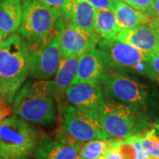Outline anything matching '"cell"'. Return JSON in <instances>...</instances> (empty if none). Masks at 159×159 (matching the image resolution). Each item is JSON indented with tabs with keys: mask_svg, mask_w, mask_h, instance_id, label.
I'll return each instance as SVG.
<instances>
[{
	"mask_svg": "<svg viewBox=\"0 0 159 159\" xmlns=\"http://www.w3.org/2000/svg\"><path fill=\"white\" fill-rule=\"evenodd\" d=\"M97 10L88 0H67L62 11L63 18L69 24L89 33H94Z\"/></svg>",
	"mask_w": 159,
	"mask_h": 159,
	"instance_id": "cell-13",
	"label": "cell"
},
{
	"mask_svg": "<svg viewBox=\"0 0 159 159\" xmlns=\"http://www.w3.org/2000/svg\"><path fill=\"white\" fill-rule=\"evenodd\" d=\"M7 114H8V112H7V110L6 109V107L1 104V106H0V123H1L2 120H4L3 119Z\"/></svg>",
	"mask_w": 159,
	"mask_h": 159,
	"instance_id": "cell-27",
	"label": "cell"
},
{
	"mask_svg": "<svg viewBox=\"0 0 159 159\" xmlns=\"http://www.w3.org/2000/svg\"><path fill=\"white\" fill-rule=\"evenodd\" d=\"M56 140L79 148L94 140H109L96 115L66 104L62 108V125L56 133Z\"/></svg>",
	"mask_w": 159,
	"mask_h": 159,
	"instance_id": "cell-6",
	"label": "cell"
},
{
	"mask_svg": "<svg viewBox=\"0 0 159 159\" xmlns=\"http://www.w3.org/2000/svg\"><path fill=\"white\" fill-rule=\"evenodd\" d=\"M0 159H4V158H3V157H0Z\"/></svg>",
	"mask_w": 159,
	"mask_h": 159,
	"instance_id": "cell-34",
	"label": "cell"
},
{
	"mask_svg": "<svg viewBox=\"0 0 159 159\" xmlns=\"http://www.w3.org/2000/svg\"><path fill=\"white\" fill-rule=\"evenodd\" d=\"M7 37H8V36H6V34H4V33L0 30V47L3 44V43L5 42V40H6Z\"/></svg>",
	"mask_w": 159,
	"mask_h": 159,
	"instance_id": "cell-29",
	"label": "cell"
},
{
	"mask_svg": "<svg viewBox=\"0 0 159 159\" xmlns=\"http://www.w3.org/2000/svg\"><path fill=\"white\" fill-rule=\"evenodd\" d=\"M111 140H94L80 145L79 159H97L104 156L112 146Z\"/></svg>",
	"mask_w": 159,
	"mask_h": 159,
	"instance_id": "cell-20",
	"label": "cell"
},
{
	"mask_svg": "<svg viewBox=\"0 0 159 159\" xmlns=\"http://www.w3.org/2000/svg\"><path fill=\"white\" fill-rule=\"evenodd\" d=\"M97 11L111 10L113 11L118 0H88Z\"/></svg>",
	"mask_w": 159,
	"mask_h": 159,
	"instance_id": "cell-23",
	"label": "cell"
},
{
	"mask_svg": "<svg viewBox=\"0 0 159 159\" xmlns=\"http://www.w3.org/2000/svg\"><path fill=\"white\" fill-rule=\"evenodd\" d=\"M100 38L72 24H64L59 33V47L63 57H80L86 51L97 47Z\"/></svg>",
	"mask_w": 159,
	"mask_h": 159,
	"instance_id": "cell-11",
	"label": "cell"
},
{
	"mask_svg": "<svg viewBox=\"0 0 159 159\" xmlns=\"http://www.w3.org/2000/svg\"><path fill=\"white\" fill-rule=\"evenodd\" d=\"M154 6H155L157 19H159V0H154Z\"/></svg>",
	"mask_w": 159,
	"mask_h": 159,
	"instance_id": "cell-28",
	"label": "cell"
},
{
	"mask_svg": "<svg viewBox=\"0 0 159 159\" xmlns=\"http://www.w3.org/2000/svg\"><path fill=\"white\" fill-rule=\"evenodd\" d=\"M113 12L117 25L120 30L134 29L141 25L149 24L152 21L142 12L137 11L125 2L119 0L117 1Z\"/></svg>",
	"mask_w": 159,
	"mask_h": 159,
	"instance_id": "cell-18",
	"label": "cell"
},
{
	"mask_svg": "<svg viewBox=\"0 0 159 159\" xmlns=\"http://www.w3.org/2000/svg\"><path fill=\"white\" fill-rule=\"evenodd\" d=\"M29 74L27 41L20 34L9 35L0 47V96L11 103Z\"/></svg>",
	"mask_w": 159,
	"mask_h": 159,
	"instance_id": "cell-1",
	"label": "cell"
},
{
	"mask_svg": "<svg viewBox=\"0 0 159 159\" xmlns=\"http://www.w3.org/2000/svg\"><path fill=\"white\" fill-rule=\"evenodd\" d=\"M115 39L128 43L148 55L159 53V41L155 29L150 24H144L131 29L119 30Z\"/></svg>",
	"mask_w": 159,
	"mask_h": 159,
	"instance_id": "cell-12",
	"label": "cell"
},
{
	"mask_svg": "<svg viewBox=\"0 0 159 159\" xmlns=\"http://www.w3.org/2000/svg\"><path fill=\"white\" fill-rule=\"evenodd\" d=\"M42 134L29 122L10 117L0 123V157L4 159H31L43 141Z\"/></svg>",
	"mask_w": 159,
	"mask_h": 159,
	"instance_id": "cell-5",
	"label": "cell"
},
{
	"mask_svg": "<svg viewBox=\"0 0 159 159\" xmlns=\"http://www.w3.org/2000/svg\"><path fill=\"white\" fill-rule=\"evenodd\" d=\"M125 3L145 14L151 20L157 19L154 0H125Z\"/></svg>",
	"mask_w": 159,
	"mask_h": 159,
	"instance_id": "cell-22",
	"label": "cell"
},
{
	"mask_svg": "<svg viewBox=\"0 0 159 159\" xmlns=\"http://www.w3.org/2000/svg\"><path fill=\"white\" fill-rule=\"evenodd\" d=\"M119 1H123V2H125V0H119Z\"/></svg>",
	"mask_w": 159,
	"mask_h": 159,
	"instance_id": "cell-33",
	"label": "cell"
},
{
	"mask_svg": "<svg viewBox=\"0 0 159 159\" xmlns=\"http://www.w3.org/2000/svg\"><path fill=\"white\" fill-rule=\"evenodd\" d=\"M97 159H107V157L105 156H102V157H99V158Z\"/></svg>",
	"mask_w": 159,
	"mask_h": 159,
	"instance_id": "cell-31",
	"label": "cell"
},
{
	"mask_svg": "<svg viewBox=\"0 0 159 159\" xmlns=\"http://www.w3.org/2000/svg\"><path fill=\"white\" fill-rule=\"evenodd\" d=\"M11 110L19 118L38 125H49L56 118L51 81L29 79L19 89L11 102Z\"/></svg>",
	"mask_w": 159,
	"mask_h": 159,
	"instance_id": "cell-2",
	"label": "cell"
},
{
	"mask_svg": "<svg viewBox=\"0 0 159 159\" xmlns=\"http://www.w3.org/2000/svg\"><path fill=\"white\" fill-rule=\"evenodd\" d=\"M21 1H24V0H21Z\"/></svg>",
	"mask_w": 159,
	"mask_h": 159,
	"instance_id": "cell-35",
	"label": "cell"
},
{
	"mask_svg": "<svg viewBox=\"0 0 159 159\" xmlns=\"http://www.w3.org/2000/svg\"><path fill=\"white\" fill-rule=\"evenodd\" d=\"M104 97L139 111L150 101L151 89L136 78L117 70H106L99 78Z\"/></svg>",
	"mask_w": 159,
	"mask_h": 159,
	"instance_id": "cell-7",
	"label": "cell"
},
{
	"mask_svg": "<svg viewBox=\"0 0 159 159\" xmlns=\"http://www.w3.org/2000/svg\"><path fill=\"white\" fill-rule=\"evenodd\" d=\"M119 30L113 11H97L94 21V32L100 39H115Z\"/></svg>",
	"mask_w": 159,
	"mask_h": 159,
	"instance_id": "cell-19",
	"label": "cell"
},
{
	"mask_svg": "<svg viewBox=\"0 0 159 159\" xmlns=\"http://www.w3.org/2000/svg\"><path fill=\"white\" fill-rule=\"evenodd\" d=\"M59 33L46 43H28L31 78L49 80L56 74L63 58Z\"/></svg>",
	"mask_w": 159,
	"mask_h": 159,
	"instance_id": "cell-9",
	"label": "cell"
},
{
	"mask_svg": "<svg viewBox=\"0 0 159 159\" xmlns=\"http://www.w3.org/2000/svg\"><path fill=\"white\" fill-rule=\"evenodd\" d=\"M64 26L62 11L51 9L37 0L22 2V19L19 34L28 43H46Z\"/></svg>",
	"mask_w": 159,
	"mask_h": 159,
	"instance_id": "cell-4",
	"label": "cell"
},
{
	"mask_svg": "<svg viewBox=\"0 0 159 159\" xmlns=\"http://www.w3.org/2000/svg\"><path fill=\"white\" fill-rule=\"evenodd\" d=\"M150 66L153 74L152 80L159 84V53L150 55Z\"/></svg>",
	"mask_w": 159,
	"mask_h": 159,
	"instance_id": "cell-24",
	"label": "cell"
},
{
	"mask_svg": "<svg viewBox=\"0 0 159 159\" xmlns=\"http://www.w3.org/2000/svg\"><path fill=\"white\" fill-rule=\"evenodd\" d=\"M97 48L108 68L132 73L153 80L150 55L118 39H102Z\"/></svg>",
	"mask_w": 159,
	"mask_h": 159,
	"instance_id": "cell-8",
	"label": "cell"
},
{
	"mask_svg": "<svg viewBox=\"0 0 159 159\" xmlns=\"http://www.w3.org/2000/svg\"><path fill=\"white\" fill-rule=\"evenodd\" d=\"M37 1L51 9L62 11L67 0H37Z\"/></svg>",
	"mask_w": 159,
	"mask_h": 159,
	"instance_id": "cell-25",
	"label": "cell"
},
{
	"mask_svg": "<svg viewBox=\"0 0 159 159\" xmlns=\"http://www.w3.org/2000/svg\"><path fill=\"white\" fill-rule=\"evenodd\" d=\"M79 57H63L57 73L51 80V90L55 101L60 107L65 93L72 85L77 74Z\"/></svg>",
	"mask_w": 159,
	"mask_h": 159,
	"instance_id": "cell-15",
	"label": "cell"
},
{
	"mask_svg": "<svg viewBox=\"0 0 159 159\" xmlns=\"http://www.w3.org/2000/svg\"><path fill=\"white\" fill-rule=\"evenodd\" d=\"M95 115L109 140L114 142L125 141L152 128L141 111L109 98L104 99Z\"/></svg>",
	"mask_w": 159,
	"mask_h": 159,
	"instance_id": "cell-3",
	"label": "cell"
},
{
	"mask_svg": "<svg viewBox=\"0 0 159 159\" xmlns=\"http://www.w3.org/2000/svg\"><path fill=\"white\" fill-rule=\"evenodd\" d=\"M149 24H150L151 27L155 29L156 34H157V39H158L159 41V19H155V20H153Z\"/></svg>",
	"mask_w": 159,
	"mask_h": 159,
	"instance_id": "cell-26",
	"label": "cell"
},
{
	"mask_svg": "<svg viewBox=\"0 0 159 159\" xmlns=\"http://www.w3.org/2000/svg\"><path fill=\"white\" fill-rule=\"evenodd\" d=\"M106 97L98 81L74 83L65 93L67 104L95 114Z\"/></svg>",
	"mask_w": 159,
	"mask_h": 159,
	"instance_id": "cell-10",
	"label": "cell"
},
{
	"mask_svg": "<svg viewBox=\"0 0 159 159\" xmlns=\"http://www.w3.org/2000/svg\"><path fill=\"white\" fill-rule=\"evenodd\" d=\"M143 159H159V137L153 127L140 134Z\"/></svg>",
	"mask_w": 159,
	"mask_h": 159,
	"instance_id": "cell-21",
	"label": "cell"
},
{
	"mask_svg": "<svg viewBox=\"0 0 159 159\" xmlns=\"http://www.w3.org/2000/svg\"><path fill=\"white\" fill-rule=\"evenodd\" d=\"M79 148L53 139H43L35 152V159H79Z\"/></svg>",
	"mask_w": 159,
	"mask_h": 159,
	"instance_id": "cell-17",
	"label": "cell"
},
{
	"mask_svg": "<svg viewBox=\"0 0 159 159\" xmlns=\"http://www.w3.org/2000/svg\"><path fill=\"white\" fill-rule=\"evenodd\" d=\"M107 69L108 66L103 61L100 51L97 47H94L79 57L77 74L72 84L98 81L99 78Z\"/></svg>",
	"mask_w": 159,
	"mask_h": 159,
	"instance_id": "cell-14",
	"label": "cell"
},
{
	"mask_svg": "<svg viewBox=\"0 0 159 159\" xmlns=\"http://www.w3.org/2000/svg\"><path fill=\"white\" fill-rule=\"evenodd\" d=\"M2 102H3V100H2V98H1V96H0V106H1V104H2Z\"/></svg>",
	"mask_w": 159,
	"mask_h": 159,
	"instance_id": "cell-32",
	"label": "cell"
},
{
	"mask_svg": "<svg viewBox=\"0 0 159 159\" xmlns=\"http://www.w3.org/2000/svg\"><path fill=\"white\" fill-rule=\"evenodd\" d=\"M21 19V0H0V30L6 36L16 34Z\"/></svg>",
	"mask_w": 159,
	"mask_h": 159,
	"instance_id": "cell-16",
	"label": "cell"
},
{
	"mask_svg": "<svg viewBox=\"0 0 159 159\" xmlns=\"http://www.w3.org/2000/svg\"><path fill=\"white\" fill-rule=\"evenodd\" d=\"M153 128L155 129V131H156V133H157V136L159 137V124H154Z\"/></svg>",
	"mask_w": 159,
	"mask_h": 159,
	"instance_id": "cell-30",
	"label": "cell"
}]
</instances>
